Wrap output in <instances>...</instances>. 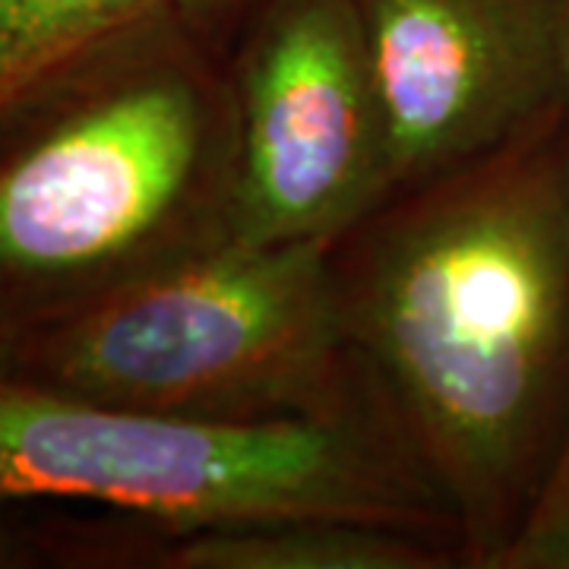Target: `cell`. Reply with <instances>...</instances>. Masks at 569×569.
<instances>
[{
  "instance_id": "5",
  "label": "cell",
  "mask_w": 569,
  "mask_h": 569,
  "mask_svg": "<svg viewBox=\"0 0 569 569\" xmlns=\"http://www.w3.org/2000/svg\"><path fill=\"white\" fill-rule=\"evenodd\" d=\"M190 70L142 67L0 171V269H92L181 219L219 146L216 99Z\"/></svg>"
},
{
  "instance_id": "7",
  "label": "cell",
  "mask_w": 569,
  "mask_h": 569,
  "mask_svg": "<svg viewBox=\"0 0 569 569\" xmlns=\"http://www.w3.org/2000/svg\"><path fill=\"white\" fill-rule=\"evenodd\" d=\"M266 0H0V123L104 67L187 61Z\"/></svg>"
},
{
  "instance_id": "4",
  "label": "cell",
  "mask_w": 569,
  "mask_h": 569,
  "mask_svg": "<svg viewBox=\"0 0 569 569\" xmlns=\"http://www.w3.org/2000/svg\"><path fill=\"white\" fill-rule=\"evenodd\" d=\"M234 70L224 241L332 244L396 190L358 0H266Z\"/></svg>"
},
{
  "instance_id": "9",
  "label": "cell",
  "mask_w": 569,
  "mask_h": 569,
  "mask_svg": "<svg viewBox=\"0 0 569 569\" xmlns=\"http://www.w3.org/2000/svg\"><path fill=\"white\" fill-rule=\"evenodd\" d=\"M493 569H569V418L548 475Z\"/></svg>"
},
{
  "instance_id": "11",
  "label": "cell",
  "mask_w": 569,
  "mask_h": 569,
  "mask_svg": "<svg viewBox=\"0 0 569 569\" xmlns=\"http://www.w3.org/2000/svg\"><path fill=\"white\" fill-rule=\"evenodd\" d=\"M3 365H7V348H3V339H0V373H3Z\"/></svg>"
},
{
  "instance_id": "6",
  "label": "cell",
  "mask_w": 569,
  "mask_h": 569,
  "mask_svg": "<svg viewBox=\"0 0 569 569\" xmlns=\"http://www.w3.org/2000/svg\"><path fill=\"white\" fill-rule=\"evenodd\" d=\"M396 187L430 183L563 104L560 0H358Z\"/></svg>"
},
{
  "instance_id": "8",
  "label": "cell",
  "mask_w": 569,
  "mask_h": 569,
  "mask_svg": "<svg viewBox=\"0 0 569 569\" xmlns=\"http://www.w3.org/2000/svg\"><path fill=\"white\" fill-rule=\"evenodd\" d=\"M443 553L421 529L342 519L279 516L183 531L168 567L178 569H430Z\"/></svg>"
},
{
  "instance_id": "3",
  "label": "cell",
  "mask_w": 569,
  "mask_h": 569,
  "mask_svg": "<svg viewBox=\"0 0 569 569\" xmlns=\"http://www.w3.org/2000/svg\"><path fill=\"white\" fill-rule=\"evenodd\" d=\"M329 247L216 238L121 284L51 342L54 387L224 425L339 415L351 336Z\"/></svg>"
},
{
  "instance_id": "2",
  "label": "cell",
  "mask_w": 569,
  "mask_h": 569,
  "mask_svg": "<svg viewBox=\"0 0 569 569\" xmlns=\"http://www.w3.org/2000/svg\"><path fill=\"white\" fill-rule=\"evenodd\" d=\"M408 447L346 411L282 421H193L111 406L0 373V503L89 500L183 531L342 516L421 529L443 503Z\"/></svg>"
},
{
  "instance_id": "1",
  "label": "cell",
  "mask_w": 569,
  "mask_h": 569,
  "mask_svg": "<svg viewBox=\"0 0 569 569\" xmlns=\"http://www.w3.org/2000/svg\"><path fill=\"white\" fill-rule=\"evenodd\" d=\"M342 279L351 346L493 569L569 418V108L433 178Z\"/></svg>"
},
{
  "instance_id": "10",
  "label": "cell",
  "mask_w": 569,
  "mask_h": 569,
  "mask_svg": "<svg viewBox=\"0 0 569 569\" xmlns=\"http://www.w3.org/2000/svg\"><path fill=\"white\" fill-rule=\"evenodd\" d=\"M560 61H563V99L569 108V0H560Z\"/></svg>"
}]
</instances>
